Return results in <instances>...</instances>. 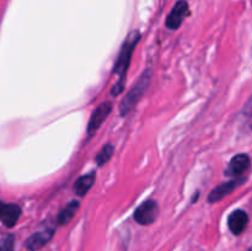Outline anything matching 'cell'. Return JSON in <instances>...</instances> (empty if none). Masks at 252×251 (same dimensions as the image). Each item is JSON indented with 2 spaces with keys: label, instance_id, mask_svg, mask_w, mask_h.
<instances>
[{
  "label": "cell",
  "instance_id": "cell-14",
  "mask_svg": "<svg viewBox=\"0 0 252 251\" xmlns=\"http://www.w3.org/2000/svg\"><path fill=\"white\" fill-rule=\"evenodd\" d=\"M0 251H14V236L6 235L0 240Z\"/></svg>",
  "mask_w": 252,
  "mask_h": 251
},
{
  "label": "cell",
  "instance_id": "cell-16",
  "mask_svg": "<svg viewBox=\"0 0 252 251\" xmlns=\"http://www.w3.org/2000/svg\"><path fill=\"white\" fill-rule=\"evenodd\" d=\"M2 206H4V203H2V202H0V212H1V208H2Z\"/></svg>",
  "mask_w": 252,
  "mask_h": 251
},
{
  "label": "cell",
  "instance_id": "cell-7",
  "mask_svg": "<svg viewBox=\"0 0 252 251\" xmlns=\"http://www.w3.org/2000/svg\"><path fill=\"white\" fill-rule=\"evenodd\" d=\"M249 223V216L243 209H236L229 216L228 225L234 235H240L246 229Z\"/></svg>",
  "mask_w": 252,
  "mask_h": 251
},
{
  "label": "cell",
  "instance_id": "cell-15",
  "mask_svg": "<svg viewBox=\"0 0 252 251\" xmlns=\"http://www.w3.org/2000/svg\"><path fill=\"white\" fill-rule=\"evenodd\" d=\"M243 117L245 118L246 122H248L252 128V96L250 97V100L248 101V103L245 105V107H244Z\"/></svg>",
  "mask_w": 252,
  "mask_h": 251
},
{
  "label": "cell",
  "instance_id": "cell-3",
  "mask_svg": "<svg viewBox=\"0 0 252 251\" xmlns=\"http://www.w3.org/2000/svg\"><path fill=\"white\" fill-rule=\"evenodd\" d=\"M158 214H159V206L155 201L149 199L138 207L137 211L134 212V219L142 225H150L155 221Z\"/></svg>",
  "mask_w": 252,
  "mask_h": 251
},
{
  "label": "cell",
  "instance_id": "cell-12",
  "mask_svg": "<svg viewBox=\"0 0 252 251\" xmlns=\"http://www.w3.org/2000/svg\"><path fill=\"white\" fill-rule=\"evenodd\" d=\"M79 209V202L78 201H71L68 206L64 207L61 211V213L58 214V218H57V223L59 225H65L69 221L73 219V217L75 216V213Z\"/></svg>",
  "mask_w": 252,
  "mask_h": 251
},
{
  "label": "cell",
  "instance_id": "cell-6",
  "mask_svg": "<svg viewBox=\"0 0 252 251\" xmlns=\"http://www.w3.org/2000/svg\"><path fill=\"white\" fill-rule=\"evenodd\" d=\"M54 235V229L47 228L43 229L41 231H37V233L32 234L29 239L26 240V248L30 251H37L39 249H42L43 246H46L47 244L51 241V239Z\"/></svg>",
  "mask_w": 252,
  "mask_h": 251
},
{
  "label": "cell",
  "instance_id": "cell-9",
  "mask_svg": "<svg viewBox=\"0 0 252 251\" xmlns=\"http://www.w3.org/2000/svg\"><path fill=\"white\" fill-rule=\"evenodd\" d=\"M250 166V157L246 154H238L231 159L226 175L228 176H240Z\"/></svg>",
  "mask_w": 252,
  "mask_h": 251
},
{
  "label": "cell",
  "instance_id": "cell-13",
  "mask_svg": "<svg viewBox=\"0 0 252 251\" xmlns=\"http://www.w3.org/2000/svg\"><path fill=\"white\" fill-rule=\"evenodd\" d=\"M113 150H115L113 145L106 144L105 147L97 153V155H96V162H97L98 166H103V165L112 157Z\"/></svg>",
  "mask_w": 252,
  "mask_h": 251
},
{
  "label": "cell",
  "instance_id": "cell-2",
  "mask_svg": "<svg viewBox=\"0 0 252 251\" xmlns=\"http://www.w3.org/2000/svg\"><path fill=\"white\" fill-rule=\"evenodd\" d=\"M152 76H153V70L150 68L145 69V70L143 71V74L139 76L137 83H135L134 85H133V88L128 91L127 96H125V98H123L122 102H121L120 105L121 116H127L130 111L134 110L137 103L139 102L140 98L144 96L145 91H147L148 88H149L150 81H152Z\"/></svg>",
  "mask_w": 252,
  "mask_h": 251
},
{
  "label": "cell",
  "instance_id": "cell-1",
  "mask_svg": "<svg viewBox=\"0 0 252 251\" xmlns=\"http://www.w3.org/2000/svg\"><path fill=\"white\" fill-rule=\"evenodd\" d=\"M139 39H140L139 31H132L127 36L122 48H121L117 62H116L115 64V69H113V73L117 74L118 76L117 83L115 84L112 91H111V94H112L113 96L120 95V94L123 91V89H125L126 75H127L128 68H129L132 54L133 52H134V48L135 46H137L138 42H139Z\"/></svg>",
  "mask_w": 252,
  "mask_h": 251
},
{
  "label": "cell",
  "instance_id": "cell-17",
  "mask_svg": "<svg viewBox=\"0 0 252 251\" xmlns=\"http://www.w3.org/2000/svg\"><path fill=\"white\" fill-rule=\"evenodd\" d=\"M248 251H252V249H249V250Z\"/></svg>",
  "mask_w": 252,
  "mask_h": 251
},
{
  "label": "cell",
  "instance_id": "cell-4",
  "mask_svg": "<svg viewBox=\"0 0 252 251\" xmlns=\"http://www.w3.org/2000/svg\"><path fill=\"white\" fill-rule=\"evenodd\" d=\"M111 112H112V103L111 102H102L100 106H97V108L91 115L88 125V134L90 137L101 127V125L105 122Z\"/></svg>",
  "mask_w": 252,
  "mask_h": 251
},
{
  "label": "cell",
  "instance_id": "cell-11",
  "mask_svg": "<svg viewBox=\"0 0 252 251\" xmlns=\"http://www.w3.org/2000/svg\"><path fill=\"white\" fill-rule=\"evenodd\" d=\"M95 180H96L95 172H91V174L89 175H84V176H81L80 179H78V181H76L75 185H74V192H75V194H78V196L80 197L85 196V194L90 191L91 187L94 186Z\"/></svg>",
  "mask_w": 252,
  "mask_h": 251
},
{
  "label": "cell",
  "instance_id": "cell-8",
  "mask_svg": "<svg viewBox=\"0 0 252 251\" xmlns=\"http://www.w3.org/2000/svg\"><path fill=\"white\" fill-rule=\"evenodd\" d=\"M20 214H21V208L15 203H4L1 212H0V220L6 225L7 228H11L19 220Z\"/></svg>",
  "mask_w": 252,
  "mask_h": 251
},
{
  "label": "cell",
  "instance_id": "cell-10",
  "mask_svg": "<svg viewBox=\"0 0 252 251\" xmlns=\"http://www.w3.org/2000/svg\"><path fill=\"white\" fill-rule=\"evenodd\" d=\"M238 184H239L238 181H229V182H224V184H220L218 187L212 189V192L209 193L208 201L211 202V203L220 201V199H223L224 197L228 196L229 193H231V192L235 189V187L238 186Z\"/></svg>",
  "mask_w": 252,
  "mask_h": 251
},
{
  "label": "cell",
  "instance_id": "cell-18",
  "mask_svg": "<svg viewBox=\"0 0 252 251\" xmlns=\"http://www.w3.org/2000/svg\"><path fill=\"white\" fill-rule=\"evenodd\" d=\"M251 1H252V0H251Z\"/></svg>",
  "mask_w": 252,
  "mask_h": 251
},
{
  "label": "cell",
  "instance_id": "cell-5",
  "mask_svg": "<svg viewBox=\"0 0 252 251\" xmlns=\"http://www.w3.org/2000/svg\"><path fill=\"white\" fill-rule=\"evenodd\" d=\"M187 12H189V4H187L185 0H180L179 2H176V5L174 6V9L171 10V12L167 16L166 27L169 30H177L181 24L184 22L185 17H186Z\"/></svg>",
  "mask_w": 252,
  "mask_h": 251
}]
</instances>
